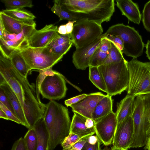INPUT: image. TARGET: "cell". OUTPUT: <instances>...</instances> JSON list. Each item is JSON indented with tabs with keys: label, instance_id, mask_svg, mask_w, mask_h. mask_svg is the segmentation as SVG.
<instances>
[{
	"label": "cell",
	"instance_id": "cell-3",
	"mask_svg": "<svg viewBox=\"0 0 150 150\" xmlns=\"http://www.w3.org/2000/svg\"><path fill=\"white\" fill-rule=\"evenodd\" d=\"M127 61L124 58L119 62L98 67L104 80L107 94L112 96L127 90L129 80Z\"/></svg>",
	"mask_w": 150,
	"mask_h": 150
},
{
	"label": "cell",
	"instance_id": "cell-37",
	"mask_svg": "<svg viewBox=\"0 0 150 150\" xmlns=\"http://www.w3.org/2000/svg\"><path fill=\"white\" fill-rule=\"evenodd\" d=\"M88 95V94H83L76 96L67 99L64 101V104L67 107L70 106L71 105L80 102Z\"/></svg>",
	"mask_w": 150,
	"mask_h": 150
},
{
	"label": "cell",
	"instance_id": "cell-49",
	"mask_svg": "<svg viewBox=\"0 0 150 150\" xmlns=\"http://www.w3.org/2000/svg\"><path fill=\"white\" fill-rule=\"evenodd\" d=\"M145 150H150V137L148 138L144 147Z\"/></svg>",
	"mask_w": 150,
	"mask_h": 150
},
{
	"label": "cell",
	"instance_id": "cell-34",
	"mask_svg": "<svg viewBox=\"0 0 150 150\" xmlns=\"http://www.w3.org/2000/svg\"><path fill=\"white\" fill-rule=\"evenodd\" d=\"M104 35L105 38L114 43L122 52L124 48L123 43L119 36L111 34Z\"/></svg>",
	"mask_w": 150,
	"mask_h": 150
},
{
	"label": "cell",
	"instance_id": "cell-41",
	"mask_svg": "<svg viewBox=\"0 0 150 150\" xmlns=\"http://www.w3.org/2000/svg\"><path fill=\"white\" fill-rule=\"evenodd\" d=\"M16 35L15 34L9 33L4 30L3 34V38L2 39L6 41L13 40L15 39Z\"/></svg>",
	"mask_w": 150,
	"mask_h": 150
},
{
	"label": "cell",
	"instance_id": "cell-6",
	"mask_svg": "<svg viewBox=\"0 0 150 150\" xmlns=\"http://www.w3.org/2000/svg\"><path fill=\"white\" fill-rule=\"evenodd\" d=\"M21 52L31 70L39 71L52 67L63 57L53 53L48 46L40 48L28 46Z\"/></svg>",
	"mask_w": 150,
	"mask_h": 150
},
{
	"label": "cell",
	"instance_id": "cell-24",
	"mask_svg": "<svg viewBox=\"0 0 150 150\" xmlns=\"http://www.w3.org/2000/svg\"><path fill=\"white\" fill-rule=\"evenodd\" d=\"M8 58L20 74L24 77L27 78L29 71L31 70L23 57L21 50H15L11 54Z\"/></svg>",
	"mask_w": 150,
	"mask_h": 150
},
{
	"label": "cell",
	"instance_id": "cell-19",
	"mask_svg": "<svg viewBox=\"0 0 150 150\" xmlns=\"http://www.w3.org/2000/svg\"><path fill=\"white\" fill-rule=\"evenodd\" d=\"M111 47V42L105 38L104 35L99 46L92 56L89 67H98L103 65L109 54Z\"/></svg>",
	"mask_w": 150,
	"mask_h": 150
},
{
	"label": "cell",
	"instance_id": "cell-1",
	"mask_svg": "<svg viewBox=\"0 0 150 150\" xmlns=\"http://www.w3.org/2000/svg\"><path fill=\"white\" fill-rule=\"evenodd\" d=\"M62 7L82 20L101 25L109 21L115 11L114 0H59Z\"/></svg>",
	"mask_w": 150,
	"mask_h": 150
},
{
	"label": "cell",
	"instance_id": "cell-14",
	"mask_svg": "<svg viewBox=\"0 0 150 150\" xmlns=\"http://www.w3.org/2000/svg\"><path fill=\"white\" fill-rule=\"evenodd\" d=\"M101 92L88 94L85 98L70 106L73 112L77 113L86 118L92 119L93 110L99 102L105 96Z\"/></svg>",
	"mask_w": 150,
	"mask_h": 150
},
{
	"label": "cell",
	"instance_id": "cell-31",
	"mask_svg": "<svg viewBox=\"0 0 150 150\" xmlns=\"http://www.w3.org/2000/svg\"><path fill=\"white\" fill-rule=\"evenodd\" d=\"M27 150H36L38 138L33 128L29 129L23 138Z\"/></svg>",
	"mask_w": 150,
	"mask_h": 150
},
{
	"label": "cell",
	"instance_id": "cell-33",
	"mask_svg": "<svg viewBox=\"0 0 150 150\" xmlns=\"http://www.w3.org/2000/svg\"><path fill=\"white\" fill-rule=\"evenodd\" d=\"M81 139L77 135L73 133H69L61 143L63 150L68 149Z\"/></svg>",
	"mask_w": 150,
	"mask_h": 150
},
{
	"label": "cell",
	"instance_id": "cell-38",
	"mask_svg": "<svg viewBox=\"0 0 150 150\" xmlns=\"http://www.w3.org/2000/svg\"><path fill=\"white\" fill-rule=\"evenodd\" d=\"M11 150H27L24 140L21 137L14 143Z\"/></svg>",
	"mask_w": 150,
	"mask_h": 150
},
{
	"label": "cell",
	"instance_id": "cell-11",
	"mask_svg": "<svg viewBox=\"0 0 150 150\" xmlns=\"http://www.w3.org/2000/svg\"><path fill=\"white\" fill-rule=\"evenodd\" d=\"M117 125L116 113L113 111L95 122L96 136L105 145L112 143Z\"/></svg>",
	"mask_w": 150,
	"mask_h": 150
},
{
	"label": "cell",
	"instance_id": "cell-42",
	"mask_svg": "<svg viewBox=\"0 0 150 150\" xmlns=\"http://www.w3.org/2000/svg\"><path fill=\"white\" fill-rule=\"evenodd\" d=\"M76 22L74 21H69L65 24L67 34H70L72 32L74 24Z\"/></svg>",
	"mask_w": 150,
	"mask_h": 150
},
{
	"label": "cell",
	"instance_id": "cell-35",
	"mask_svg": "<svg viewBox=\"0 0 150 150\" xmlns=\"http://www.w3.org/2000/svg\"><path fill=\"white\" fill-rule=\"evenodd\" d=\"M0 102H1L16 117L14 110L9 100L3 89L1 87H0Z\"/></svg>",
	"mask_w": 150,
	"mask_h": 150
},
{
	"label": "cell",
	"instance_id": "cell-40",
	"mask_svg": "<svg viewBox=\"0 0 150 150\" xmlns=\"http://www.w3.org/2000/svg\"><path fill=\"white\" fill-rule=\"evenodd\" d=\"M88 137L81 139L68 149L63 150H81Z\"/></svg>",
	"mask_w": 150,
	"mask_h": 150
},
{
	"label": "cell",
	"instance_id": "cell-29",
	"mask_svg": "<svg viewBox=\"0 0 150 150\" xmlns=\"http://www.w3.org/2000/svg\"><path fill=\"white\" fill-rule=\"evenodd\" d=\"M1 1L7 10L31 8L33 6L32 1L30 0H1Z\"/></svg>",
	"mask_w": 150,
	"mask_h": 150
},
{
	"label": "cell",
	"instance_id": "cell-47",
	"mask_svg": "<svg viewBox=\"0 0 150 150\" xmlns=\"http://www.w3.org/2000/svg\"><path fill=\"white\" fill-rule=\"evenodd\" d=\"M4 30L5 29L3 23L0 19V38H3V34Z\"/></svg>",
	"mask_w": 150,
	"mask_h": 150
},
{
	"label": "cell",
	"instance_id": "cell-21",
	"mask_svg": "<svg viewBox=\"0 0 150 150\" xmlns=\"http://www.w3.org/2000/svg\"><path fill=\"white\" fill-rule=\"evenodd\" d=\"M0 19L6 32L16 34L22 31L24 25L34 21H23L16 19L6 14L2 11L0 12Z\"/></svg>",
	"mask_w": 150,
	"mask_h": 150
},
{
	"label": "cell",
	"instance_id": "cell-45",
	"mask_svg": "<svg viewBox=\"0 0 150 150\" xmlns=\"http://www.w3.org/2000/svg\"><path fill=\"white\" fill-rule=\"evenodd\" d=\"M98 140V139L96 135L93 136L92 135L88 137L87 141L90 143L94 144L96 143Z\"/></svg>",
	"mask_w": 150,
	"mask_h": 150
},
{
	"label": "cell",
	"instance_id": "cell-23",
	"mask_svg": "<svg viewBox=\"0 0 150 150\" xmlns=\"http://www.w3.org/2000/svg\"><path fill=\"white\" fill-rule=\"evenodd\" d=\"M33 128L38 138L36 150H48L49 136L43 118L38 121Z\"/></svg>",
	"mask_w": 150,
	"mask_h": 150
},
{
	"label": "cell",
	"instance_id": "cell-22",
	"mask_svg": "<svg viewBox=\"0 0 150 150\" xmlns=\"http://www.w3.org/2000/svg\"><path fill=\"white\" fill-rule=\"evenodd\" d=\"M112 97L108 94L105 95L98 103L92 114V119L94 122L113 111Z\"/></svg>",
	"mask_w": 150,
	"mask_h": 150
},
{
	"label": "cell",
	"instance_id": "cell-18",
	"mask_svg": "<svg viewBox=\"0 0 150 150\" xmlns=\"http://www.w3.org/2000/svg\"><path fill=\"white\" fill-rule=\"evenodd\" d=\"M74 114L71 121L69 133H73L81 138L93 135L95 133L94 128L88 129L85 126L86 118L79 114L73 112Z\"/></svg>",
	"mask_w": 150,
	"mask_h": 150
},
{
	"label": "cell",
	"instance_id": "cell-4",
	"mask_svg": "<svg viewBox=\"0 0 150 150\" xmlns=\"http://www.w3.org/2000/svg\"><path fill=\"white\" fill-rule=\"evenodd\" d=\"M127 64L129 75L127 94L135 97L150 93V62L132 58Z\"/></svg>",
	"mask_w": 150,
	"mask_h": 150
},
{
	"label": "cell",
	"instance_id": "cell-7",
	"mask_svg": "<svg viewBox=\"0 0 150 150\" xmlns=\"http://www.w3.org/2000/svg\"><path fill=\"white\" fill-rule=\"evenodd\" d=\"M101 25L86 20L75 23L70 34L73 45L76 49L81 48L91 43L103 34Z\"/></svg>",
	"mask_w": 150,
	"mask_h": 150
},
{
	"label": "cell",
	"instance_id": "cell-17",
	"mask_svg": "<svg viewBox=\"0 0 150 150\" xmlns=\"http://www.w3.org/2000/svg\"><path fill=\"white\" fill-rule=\"evenodd\" d=\"M135 98L127 94L119 103H117V109L115 112L117 126L132 115L135 104Z\"/></svg>",
	"mask_w": 150,
	"mask_h": 150
},
{
	"label": "cell",
	"instance_id": "cell-36",
	"mask_svg": "<svg viewBox=\"0 0 150 150\" xmlns=\"http://www.w3.org/2000/svg\"><path fill=\"white\" fill-rule=\"evenodd\" d=\"M0 108L5 113L9 120L13 121L18 124H21V122L18 118L0 102Z\"/></svg>",
	"mask_w": 150,
	"mask_h": 150
},
{
	"label": "cell",
	"instance_id": "cell-12",
	"mask_svg": "<svg viewBox=\"0 0 150 150\" xmlns=\"http://www.w3.org/2000/svg\"><path fill=\"white\" fill-rule=\"evenodd\" d=\"M57 26L46 25L40 30H35L28 40V46L34 48L47 47L59 35Z\"/></svg>",
	"mask_w": 150,
	"mask_h": 150
},
{
	"label": "cell",
	"instance_id": "cell-9",
	"mask_svg": "<svg viewBox=\"0 0 150 150\" xmlns=\"http://www.w3.org/2000/svg\"><path fill=\"white\" fill-rule=\"evenodd\" d=\"M134 130L132 115L117 126L112 150H128L132 143Z\"/></svg>",
	"mask_w": 150,
	"mask_h": 150
},
{
	"label": "cell",
	"instance_id": "cell-25",
	"mask_svg": "<svg viewBox=\"0 0 150 150\" xmlns=\"http://www.w3.org/2000/svg\"><path fill=\"white\" fill-rule=\"evenodd\" d=\"M54 1V4L51 10L59 17V21L67 20L77 22L82 20L62 7L60 4L59 0H55Z\"/></svg>",
	"mask_w": 150,
	"mask_h": 150
},
{
	"label": "cell",
	"instance_id": "cell-26",
	"mask_svg": "<svg viewBox=\"0 0 150 150\" xmlns=\"http://www.w3.org/2000/svg\"><path fill=\"white\" fill-rule=\"evenodd\" d=\"M144 132L147 140L150 131V93L142 95Z\"/></svg>",
	"mask_w": 150,
	"mask_h": 150
},
{
	"label": "cell",
	"instance_id": "cell-20",
	"mask_svg": "<svg viewBox=\"0 0 150 150\" xmlns=\"http://www.w3.org/2000/svg\"><path fill=\"white\" fill-rule=\"evenodd\" d=\"M73 45L70 34L61 35L54 40L47 46L54 53L62 57Z\"/></svg>",
	"mask_w": 150,
	"mask_h": 150
},
{
	"label": "cell",
	"instance_id": "cell-10",
	"mask_svg": "<svg viewBox=\"0 0 150 150\" xmlns=\"http://www.w3.org/2000/svg\"><path fill=\"white\" fill-rule=\"evenodd\" d=\"M132 117L134 133L131 148H139L144 146L147 140L144 132L142 95H139L136 97Z\"/></svg>",
	"mask_w": 150,
	"mask_h": 150
},
{
	"label": "cell",
	"instance_id": "cell-16",
	"mask_svg": "<svg viewBox=\"0 0 150 150\" xmlns=\"http://www.w3.org/2000/svg\"><path fill=\"white\" fill-rule=\"evenodd\" d=\"M0 87L3 89L9 100L14 110L16 116L21 122V125L29 129H30L20 102L12 89L6 82L0 85Z\"/></svg>",
	"mask_w": 150,
	"mask_h": 150
},
{
	"label": "cell",
	"instance_id": "cell-2",
	"mask_svg": "<svg viewBox=\"0 0 150 150\" xmlns=\"http://www.w3.org/2000/svg\"><path fill=\"white\" fill-rule=\"evenodd\" d=\"M43 119L49 136L48 150H53L69 133L71 122L68 109L50 100L46 104Z\"/></svg>",
	"mask_w": 150,
	"mask_h": 150
},
{
	"label": "cell",
	"instance_id": "cell-46",
	"mask_svg": "<svg viewBox=\"0 0 150 150\" xmlns=\"http://www.w3.org/2000/svg\"><path fill=\"white\" fill-rule=\"evenodd\" d=\"M146 57L150 61V40H148L146 45Z\"/></svg>",
	"mask_w": 150,
	"mask_h": 150
},
{
	"label": "cell",
	"instance_id": "cell-43",
	"mask_svg": "<svg viewBox=\"0 0 150 150\" xmlns=\"http://www.w3.org/2000/svg\"><path fill=\"white\" fill-rule=\"evenodd\" d=\"M85 124L86 127L88 128H94L95 122L91 118H86Z\"/></svg>",
	"mask_w": 150,
	"mask_h": 150
},
{
	"label": "cell",
	"instance_id": "cell-27",
	"mask_svg": "<svg viewBox=\"0 0 150 150\" xmlns=\"http://www.w3.org/2000/svg\"><path fill=\"white\" fill-rule=\"evenodd\" d=\"M89 79L100 90L106 93V88L103 79L98 67H89Z\"/></svg>",
	"mask_w": 150,
	"mask_h": 150
},
{
	"label": "cell",
	"instance_id": "cell-15",
	"mask_svg": "<svg viewBox=\"0 0 150 150\" xmlns=\"http://www.w3.org/2000/svg\"><path fill=\"white\" fill-rule=\"evenodd\" d=\"M116 2L122 15L126 16L129 21L139 24L142 15L137 3L130 0H117Z\"/></svg>",
	"mask_w": 150,
	"mask_h": 150
},
{
	"label": "cell",
	"instance_id": "cell-51",
	"mask_svg": "<svg viewBox=\"0 0 150 150\" xmlns=\"http://www.w3.org/2000/svg\"><path fill=\"white\" fill-rule=\"evenodd\" d=\"M150 137V133H149V137Z\"/></svg>",
	"mask_w": 150,
	"mask_h": 150
},
{
	"label": "cell",
	"instance_id": "cell-30",
	"mask_svg": "<svg viewBox=\"0 0 150 150\" xmlns=\"http://www.w3.org/2000/svg\"><path fill=\"white\" fill-rule=\"evenodd\" d=\"M111 42V47L109 54L103 65L118 63L124 58L122 52L114 43Z\"/></svg>",
	"mask_w": 150,
	"mask_h": 150
},
{
	"label": "cell",
	"instance_id": "cell-28",
	"mask_svg": "<svg viewBox=\"0 0 150 150\" xmlns=\"http://www.w3.org/2000/svg\"><path fill=\"white\" fill-rule=\"evenodd\" d=\"M2 11L8 16L18 20L23 21L34 20L35 16L29 11L22 9L3 10Z\"/></svg>",
	"mask_w": 150,
	"mask_h": 150
},
{
	"label": "cell",
	"instance_id": "cell-8",
	"mask_svg": "<svg viewBox=\"0 0 150 150\" xmlns=\"http://www.w3.org/2000/svg\"><path fill=\"white\" fill-rule=\"evenodd\" d=\"M65 77L52 69L42 81L40 92L43 98L50 100H58L64 98L67 90Z\"/></svg>",
	"mask_w": 150,
	"mask_h": 150
},
{
	"label": "cell",
	"instance_id": "cell-44",
	"mask_svg": "<svg viewBox=\"0 0 150 150\" xmlns=\"http://www.w3.org/2000/svg\"><path fill=\"white\" fill-rule=\"evenodd\" d=\"M58 33L61 35H64L67 34L65 24L59 26L58 28Z\"/></svg>",
	"mask_w": 150,
	"mask_h": 150
},
{
	"label": "cell",
	"instance_id": "cell-39",
	"mask_svg": "<svg viewBox=\"0 0 150 150\" xmlns=\"http://www.w3.org/2000/svg\"><path fill=\"white\" fill-rule=\"evenodd\" d=\"M100 142L99 139L96 143L94 144H91L89 143L87 139L81 150H100Z\"/></svg>",
	"mask_w": 150,
	"mask_h": 150
},
{
	"label": "cell",
	"instance_id": "cell-5",
	"mask_svg": "<svg viewBox=\"0 0 150 150\" xmlns=\"http://www.w3.org/2000/svg\"><path fill=\"white\" fill-rule=\"evenodd\" d=\"M104 34L119 36L123 43L122 53L127 56L137 58L142 54L144 44L142 36L134 28L117 24L110 27Z\"/></svg>",
	"mask_w": 150,
	"mask_h": 150
},
{
	"label": "cell",
	"instance_id": "cell-32",
	"mask_svg": "<svg viewBox=\"0 0 150 150\" xmlns=\"http://www.w3.org/2000/svg\"><path fill=\"white\" fill-rule=\"evenodd\" d=\"M142 19L144 28L150 33V1L146 3L144 6Z\"/></svg>",
	"mask_w": 150,
	"mask_h": 150
},
{
	"label": "cell",
	"instance_id": "cell-13",
	"mask_svg": "<svg viewBox=\"0 0 150 150\" xmlns=\"http://www.w3.org/2000/svg\"><path fill=\"white\" fill-rule=\"evenodd\" d=\"M104 37L103 34L89 44L80 48L76 49L72 57V62L76 68L84 70L89 67L90 61L96 49L99 46Z\"/></svg>",
	"mask_w": 150,
	"mask_h": 150
},
{
	"label": "cell",
	"instance_id": "cell-50",
	"mask_svg": "<svg viewBox=\"0 0 150 150\" xmlns=\"http://www.w3.org/2000/svg\"><path fill=\"white\" fill-rule=\"evenodd\" d=\"M100 150H112L110 148L106 147L103 149H100Z\"/></svg>",
	"mask_w": 150,
	"mask_h": 150
},
{
	"label": "cell",
	"instance_id": "cell-48",
	"mask_svg": "<svg viewBox=\"0 0 150 150\" xmlns=\"http://www.w3.org/2000/svg\"><path fill=\"white\" fill-rule=\"evenodd\" d=\"M0 118L7 120H9V119L4 111L0 108Z\"/></svg>",
	"mask_w": 150,
	"mask_h": 150
}]
</instances>
